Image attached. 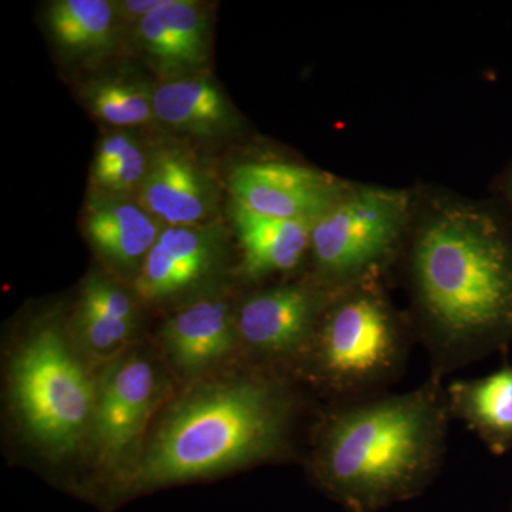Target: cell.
Here are the masks:
<instances>
[{
  "mask_svg": "<svg viewBox=\"0 0 512 512\" xmlns=\"http://www.w3.org/2000/svg\"><path fill=\"white\" fill-rule=\"evenodd\" d=\"M402 255L414 336L443 382L512 345V227L483 202L417 201Z\"/></svg>",
  "mask_w": 512,
  "mask_h": 512,
  "instance_id": "6da1fadb",
  "label": "cell"
},
{
  "mask_svg": "<svg viewBox=\"0 0 512 512\" xmlns=\"http://www.w3.org/2000/svg\"><path fill=\"white\" fill-rule=\"evenodd\" d=\"M450 420L446 386L430 377L409 392L336 404L316 431L313 476L356 511L412 497L443 464Z\"/></svg>",
  "mask_w": 512,
  "mask_h": 512,
  "instance_id": "7a4b0ae2",
  "label": "cell"
},
{
  "mask_svg": "<svg viewBox=\"0 0 512 512\" xmlns=\"http://www.w3.org/2000/svg\"><path fill=\"white\" fill-rule=\"evenodd\" d=\"M295 406L285 380L262 373L198 390L168 414L127 473L126 488L150 490L271 460L288 444Z\"/></svg>",
  "mask_w": 512,
  "mask_h": 512,
  "instance_id": "3957f363",
  "label": "cell"
},
{
  "mask_svg": "<svg viewBox=\"0 0 512 512\" xmlns=\"http://www.w3.org/2000/svg\"><path fill=\"white\" fill-rule=\"evenodd\" d=\"M413 335L380 279L360 282L332 296L301 370L340 403L377 396L404 372Z\"/></svg>",
  "mask_w": 512,
  "mask_h": 512,
  "instance_id": "277c9868",
  "label": "cell"
},
{
  "mask_svg": "<svg viewBox=\"0 0 512 512\" xmlns=\"http://www.w3.org/2000/svg\"><path fill=\"white\" fill-rule=\"evenodd\" d=\"M413 207L409 191L350 185L313 224V281L338 292L382 278L387 266L402 255Z\"/></svg>",
  "mask_w": 512,
  "mask_h": 512,
  "instance_id": "5b68a950",
  "label": "cell"
},
{
  "mask_svg": "<svg viewBox=\"0 0 512 512\" xmlns=\"http://www.w3.org/2000/svg\"><path fill=\"white\" fill-rule=\"evenodd\" d=\"M12 394L30 436L55 454L92 427L96 386L55 325L35 330L12 366Z\"/></svg>",
  "mask_w": 512,
  "mask_h": 512,
  "instance_id": "8992f818",
  "label": "cell"
},
{
  "mask_svg": "<svg viewBox=\"0 0 512 512\" xmlns=\"http://www.w3.org/2000/svg\"><path fill=\"white\" fill-rule=\"evenodd\" d=\"M335 293L313 279L309 284L278 285L256 292L239 308L235 319L238 338L256 355L301 367Z\"/></svg>",
  "mask_w": 512,
  "mask_h": 512,
  "instance_id": "52a82bcc",
  "label": "cell"
},
{
  "mask_svg": "<svg viewBox=\"0 0 512 512\" xmlns=\"http://www.w3.org/2000/svg\"><path fill=\"white\" fill-rule=\"evenodd\" d=\"M350 185L328 173L285 161H252L229 175L232 201L266 217L315 224Z\"/></svg>",
  "mask_w": 512,
  "mask_h": 512,
  "instance_id": "ba28073f",
  "label": "cell"
},
{
  "mask_svg": "<svg viewBox=\"0 0 512 512\" xmlns=\"http://www.w3.org/2000/svg\"><path fill=\"white\" fill-rule=\"evenodd\" d=\"M158 397L156 369L147 359L128 355L107 367L96 386L90 434L100 463L120 464L136 450Z\"/></svg>",
  "mask_w": 512,
  "mask_h": 512,
  "instance_id": "9c48e42d",
  "label": "cell"
},
{
  "mask_svg": "<svg viewBox=\"0 0 512 512\" xmlns=\"http://www.w3.org/2000/svg\"><path fill=\"white\" fill-rule=\"evenodd\" d=\"M224 235L214 225L165 227L136 276V292L156 302L187 291L210 275L222 256Z\"/></svg>",
  "mask_w": 512,
  "mask_h": 512,
  "instance_id": "30bf717a",
  "label": "cell"
},
{
  "mask_svg": "<svg viewBox=\"0 0 512 512\" xmlns=\"http://www.w3.org/2000/svg\"><path fill=\"white\" fill-rule=\"evenodd\" d=\"M136 200L167 227L204 225L217 207L210 175L180 148L150 154V165Z\"/></svg>",
  "mask_w": 512,
  "mask_h": 512,
  "instance_id": "8fae6325",
  "label": "cell"
},
{
  "mask_svg": "<svg viewBox=\"0 0 512 512\" xmlns=\"http://www.w3.org/2000/svg\"><path fill=\"white\" fill-rule=\"evenodd\" d=\"M134 36L164 80L192 76L210 56V16L195 0H171L141 20Z\"/></svg>",
  "mask_w": 512,
  "mask_h": 512,
  "instance_id": "7c38bea8",
  "label": "cell"
},
{
  "mask_svg": "<svg viewBox=\"0 0 512 512\" xmlns=\"http://www.w3.org/2000/svg\"><path fill=\"white\" fill-rule=\"evenodd\" d=\"M84 234L117 271H140L163 232L161 222L127 195L94 190L84 208Z\"/></svg>",
  "mask_w": 512,
  "mask_h": 512,
  "instance_id": "4fadbf2b",
  "label": "cell"
},
{
  "mask_svg": "<svg viewBox=\"0 0 512 512\" xmlns=\"http://www.w3.org/2000/svg\"><path fill=\"white\" fill-rule=\"evenodd\" d=\"M232 227L241 245V272L251 281L295 271L311 251L313 222L256 214L232 201Z\"/></svg>",
  "mask_w": 512,
  "mask_h": 512,
  "instance_id": "5bb4252c",
  "label": "cell"
},
{
  "mask_svg": "<svg viewBox=\"0 0 512 512\" xmlns=\"http://www.w3.org/2000/svg\"><path fill=\"white\" fill-rule=\"evenodd\" d=\"M161 338L174 366L195 375L234 350L237 323L224 299H202L168 319Z\"/></svg>",
  "mask_w": 512,
  "mask_h": 512,
  "instance_id": "9a60e30c",
  "label": "cell"
},
{
  "mask_svg": "<svg viewBox=\"0 0 512 512\" xmlns=\"http://www.w3.org/2000/svg\"><path fill=\"white\" fill-rule=\"evenodd\" d=\"M451 419L460 420L494 456L512 450V366L446 386Z\"/></svg>",
  "mask_w": 512,
  "mask_h": 512,
  "instance_id": "2e32d148",
  "label": "cell"
},
{
  "mask_svg": "<svg viewBox=\"0 0 512 512\" xmlns=\"http://www.w3.org/2000/svg\"><path fill=\"white\" fill-rule=\"evenodd\" d=\"M154 114L164 126L195 137L222 136L238 123L220 87L198 76L164 80L154 89Z\"/></svg>",
  "mask_w": 512,
  "mask_h": 512,
  "instance_id": "e0dca14e",
  "label": "cell"
},
{
  "mask_svg": "<svg viewBox=\"0 0 512 512\" xmlns=\"http://www.w3.org/2000/svg\"><path fill=\"white\" fill-rule=\"evenodd\" d=\"M46 22L64 55L86 63L113 52L120 26L110 0H57L47 8Z\"/></svg>",
  "mask_w": 512,
  "mask_h": 512,
  "instance_id": "ac0fdd59",
  "label": "cell"
},
{
  "mask_svg": "<svg viewBox=\"0 0 512 512\" xmlns=\"http://www.w3.org/2000/svg\"><path fill=\"white\" fill-rule=\"evenodd\" d=\"M82 96L94 117L109 126L140 127L156 120L153 87L130 74H104L90 80Z\"/></svg>",
  "mask_w": 512,
  "mask_h": 512,
  "instance_id": "d6986e66",
  "label": "cell"
},
{
  "mask_svg": "<svg viewBox=\"0 0 512 512\" xmlns=\"http://www.w3.org/2000/svg\"><path fill=\"white\" fill-rule=\"evenodd\" d=\"M136 322L116 318L109 313L79 308L76 328L87 348L96 353H110L130 338Z\"/></svg>",
  "mask_w": 512,
  "mask_h": 512,
  "instance_id": "ffe728a7",
  "label": "cell"
},
{
  "mask_svg": "<svg viewBox=\"0 0 512 512\" xmlns=\"http://www.w3.org/2000/svg\"><path fill=\"white\" fill-rule=\"evenodd\" d=\"M150 165V154L144 151L138 141L127 148L126 153L113 165L101 180L94 183V190L113 195H127L138 191Z\"/></svg>",
  "mask_w": 512,
  "mask_h": 512,
  "instance_id": "44dd1931",
  "label": "cell"
},
{
  "mask_svg": "<svg viewBox=\"0 0 512 512\" xmlns=\"http://www.w3.org/2000/svg\"><path fill=\"white\" fill-rule=\"evenodd\" d=\"M136 140L137 138L133 134L126 133V131H116V133H110L101 138L99 146H97L96 157H94L92 183H97L109 173L113 165L120 160L127 148Z\"/></svg>",
  "mask_w": 512,
  "mask_h": 512,
  "instance_id": "7402d4cb",
  "label": "cell"
},
{
  "mask_svg": "<svg viewBox=\"0 0 512 512\" xmlns=\"http://www.w3.org/2000/svg\"><path fill=\"white\" fill-rule=\"evenodd\" d=\"M170 2L171 0H121V2H114V8H116L119 22L126 26H133L134 29L141 20L163 9Z\"/></svg>",
  "mask_w": 512,
  "mask_h": 512,
  "instance_id": "603a6c76",
  "label": "cell"
},
{
  "mask_svg": "<svg viewBox=\"0 0 512 512\" xmlns=\"http://www.w3.org/2000/svg\"><path fill=\"white\" fill-rule=\"evenodd\" d=\"M497 191L503 198L508 211L512 214V163L505 168L503 174L498 178Z\"/></svg>",
  "mask_w": 512,
  "mask_h": 512,
  "instance_id": "cb8c5ba5",
  "label": "cell"
}]
</instances>
